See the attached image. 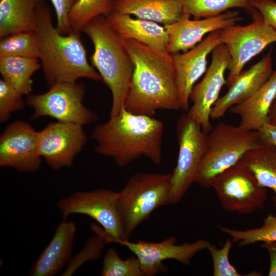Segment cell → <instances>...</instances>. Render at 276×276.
Masks as SVG:
<instances>
[{
    "label": "cell",
    "mask_w": 276,
    "mask_h": 276,
    "mask_svg": "<svg viewBox=\"0 0 276 276\" xmlns=\"http://www.w3.org/2000/svg\"><path fill=\"white\" fill-rule=\"evenodd\" d=\"M258 131L264 144H271L276 147V125L267 123Z\"/></svg>",
    "instance_id": "cell-35"
},
{
    "label": "cell",
    "mask_w": 276,
    "mask_h": 276,
    "mask_svg": "<svg viewBox=\"0 0 276 276\" xmlns=\"http://www.w3.org/2000/svg\"><path fill=\"white\" fill-rule=\"evenodd\" d=\"M76 233V225L63 219L57 226L48 246L33 264L29 274L32 276H53L71 260Z\"/></svg>",
    "instance_id": "cell-19"
},
{
    "label": "cell",
    "mask_w": 276,
    "mask_h": 276,
    "mask_svg": "<svg viewBox=\"0 0 276 276\" xmlns=\"http://www.w3.org/2000/svg\"><path fill=\"white\" fill-rule=\"evenodd\" d=\"M164 125L153 116L138 114L125 108L109 119L97 125L91 137L95 151L113 159L124 167L142 157L159 165L162 160Z\"/></svg>",
    "instance_id": "cell-2"
},
{
    "label": "cell",
    "mask_w": 276,
    "mask_h": 276,
    "mask_svg": "<svg viewBox=\"0 0 276 276\" xmlns=\"http://www.w3.org/2000/svg\"><path fill=\"white\" fill-rule=\"evenodd\" d=\"M208 133L187 114L177 124L178 154L172 172L171 204L179 202L195 183L206 148Z\"/></svg>",
    "instance_id": "cell-8"
},
{
    "label": "cell",
    "mask_w": 276,
    "mask_h": 276,
    "mask_svg": "<svg viewBox=\"0 0 276 276\" xmlns=\"http://www.w3.org/2000/svg\"><path fill=\"white\" fill-rule=\"evenodd\" d=\"M102 276H143L140 262L137 257L121 258L113 248H109L103 260L100 273Z\"/></svg>",
    "instance_id": "cell-30"
},
{
    "label": "cell",
    "mask_w": 276,
    "mask_h": 276,
    "mask_svg": "<svg viewBox=\"0 0 276 276\" xmlns=\"http://www.w3.org/2000/svg\"><path fill=\"white\" fill-rule=\"evenodd\" d=\"M50 87L45 93L29 96L27 104L33 109L31 119L49 117L57 121L82 126L98 121L97 114L83 103L85 94L83 83H60Z\"/></svg>",
    "instance_id": "cell-7"
},
{
    "label": "cell",
    "mask_w": 276,
    "mask_h": 276,
    "mask_svg": "<svg viewBox=\"0 0 276 276\" xmlns=\"http://www.w3.org/2000/svg\"><path fill=\"white\" fill-rule=\"evenodd\" d=\"M114 11L164 26L191 16L183 12L178 0H116Z\"/></svg>",
    "instance_id": "cell-22"
},
{
    "label": "cell",
    "mask_w": 276,
    "mask_h": 276,
    "mask_svg": "<svg viewBox=\"0 0 276 276\" xmlns=\"http://www.w3.org/2000/svg\"><path fill=\"white\" fill-rule=\"evenodd\" d=\"M116 0H77L69 14L72 29L81 32L91 19L100 15L107 16L114 11Z\"/></svg>",
    "instance_id": "cell-28"
},
{
    "label": "cell",
    "mask_w": 276,
    "mask_h": 276,
    "mask_svg": "<svg viewBox=\"0 0 276 276\" xmlns=\"http://www.w3.org/2000/svg\"><path fill=\"white\" fill-rule=\"evenodd\" d=\"M82 125L56 121L37 132L39 156L53 170L72 166L76 156L87 142Z\"/></svg>",
    "instance_id": "cell-13"
},
{
    "label": "cell",
    "mask_w": 276,
    "mask_h": 276,
    "mask_svg": "<svg viewBox=\"0 0 276 276\" xmlns=\"http://www.w3.org/2000/svg\"><path fill=\"white\" fill-rule=\"evenodd\" d=\"M38 59L17 56L0 57L2 79L22 95L29 96L33 84L32 76L41 66Z\"/></svg>",
    "instance_id": "cell-25"
},
{
    "label": "cell",
    "mask_w": 276,
    "mask_h": 276,
    "mask_svg": "<svg viewBox=\"0 0 276 276\" xmlns=\"http://www.w3.org/2000/svg\"><path fill=\"white\" fill-rule=\"evenodd\" d=\"M98 234L103 237L106 243L114 242L126 247L138 259L143 275L152 276L166 271L163 264L166 260H175L183 265L190 264L191 259L199 252L207 248L210 242L199 239L191 243L176 244L174 237H169L158 242L139 240L133 242L129 240L111 238L101 230Z\"/></svg>",
    "instance_id": "cell-12"
},
{
    "label": "cell",
    "mask_w": 276,
    "mask_h": 276,
    "mask_svg": "<svg viewBox=\"0 0 276 276\" xmlns=\"http://www.w3.org/2000/svg\"><path fill=\"white\" fill-rule=\"evenodd\" d=\"M253 7L261 15L264 21L276 30V2L273 0H256Z\"/></svg>",
    "instance_id": "cell-34"
},
{
    "label": "cell",
    "mask_w": 276,
    "mask_h": 276,
    "mask_svg": "<svg viewBox=\"0 0 276 276\" xmlns=\"http://www.w3.org/2000/svg\"><path fill=\"white\" fill-rule=\"evenodd\" d=\"M262 247L267 250L269 255L268 275L276 276V241L263 242Z\"/></svg>",
    "instance_id": "cell-36"
},
{
    "label": "cell",
    "mask_w": 276,
    "mask_h": 276,
    "mask_svg": "<svg viewBox=\"0 0 276 276\" xmlns=\"http://www.w3.org/2000/svg\"><path fill=\"white\" fill-rule=\"evenodd\" d=\"M251 15L254 20L247 25H235L219 30L222 43L226 46L231 57L227 88L249 61L268 45L276 42V30L264 21L257 10Z\"/></svg>",
    "instance_id": "cell-10"
},
{
    "label": "cell",
    "mask_w": 276,
    "mask_h": 276,
    "mask_svg": "<svg viewBox=\"0 0 276 276\" xmlns=\"http://www.w3.org/2000/svg\"><path fill=\"white\" fill-rule=\"evenodd\" d=\"M77 0H51L57 16L56 28L63 35L71 33L72 29L69 21L70 11Z\"/></svg>",
    "instance_id": "cell-33"
},
{
    "label": "cell",
    "mask_w": 276,
    "mask_h": 276,
    "mask_svg": "<svg viewBox=\"0 0 276 276\" xmlns=\"http://www.w3.org/2000/svg\"><path fill=\"white\" fill-rule=\"evenodd\" d=\"M264 144L258 131L219 123L208 133L205 151L195 183L209 188L216 175L236 165L247 152Z\"/></svg>",
    "instance_id": "cell-5"
},
{
    "label": "cell",
    "mask_w": 276,
    "mask_h": 276,
    "mask_svg": "<svg viewBox=\"0 0 276 276\" xmlns=\"http://www.w3.org/2000/svg\"><path fill=\"white\" fill-rule=\"evenodd\" d=\"M23 96L10 83L0 80V122L4 123L11 113L22 110L25 107Z\"/></svg>",
    "instance_id": "cell-32"
},
{
    "label": "cell",
    "mask_w": 276,
    "mask_h": 276,
    "mask_svg": "<svg viewBox=\"0 0 276 276\" xmlns=\"http://www.w3.org/2000/svg\"><path fill=\"white\" fill-rule=\"evenodd\" d=\"M210 187L215 190L224 210L242 214L263 209L267 197V188L239 163L213 177Z\"/></svg>",
    "instance_id": "cell-9"
},
{
    "label": "cell",
    "mask_w": 276,
    "mask_h": 276,
    "mask_svg": "<svg viewBox=\"0 0 276 276\" xmlns=\"http://www.w3.org/2000/svg\"><path fill=\"white\" fill-rule=\"evenodd\" d=\"M124 41L134 65L125 109L149 116L181 109L172 55L134 39Z\"/></svg>",
    "instance_id": "cell-1"
},
{
    "label": "cell",
    "mask_w": 276,
    "mask_h": 276,
    "mask_svg": "<svg viewBox=\"0 0 276 276\" xmlns=\"http://www.w3.org/2000/svg\"><path fill=\"white\" fill-rule=\"evenodd\" d=\"M111 27L124 39H132L144 44L166 51L169 36L164 27L154 21L133 18L115 11L106 16Z\"/></svg>",
    "instance_id": "cell-20"
},
{
    "label": "cell",
    "mask_w": 276,
    "mask_h": 276,
    "mask_svg": "<svg viewBox=\"0 0 276 276\" xmlns=\"http://www.w3.org/2000/svg\"><path fill=\"white\" fill-rule=\"evenodd\" d=\"M212 52L211 62L204 76L191 91L190 100L193 104L187 113L206 133L212 129L210 121L212 108L225 84V73L231 62L224 44L218 45Z\"/></svg>",
    "instance_id": "cell-14"
},
{
    "label": "cell",
    "mask_w": 276,
    "mask_h": 276,
    "mask_svg": "<svg viewBox=\"0 0 276 276\" xmlns=\"http://www.w3.org/2000/svg\"><path fill=\"white\" fill-rule=\"evenodd\" d=\"M39 39L35 31L20 32L1 38L0 57L39 59Z\"/></svg>",
    "instance_id": "cell-27"
},
{
    "label": "cell",
    "mask_w": 276,
    "mask_h": 276,
    "mask_svg": "<svg viewBox=\"0 0 276 276\" xmlns=\"http://www.w3.org/2000/svg\"><path fill=\"white\" fill-rule=\"evenodd\" d=\"M190 17L164 26L169 36L167 52L170 54L186 52L200 42L205 35L235 25L242 19L238 11L232 10L210 17L193 20Z\"/></svg>",
    "instance_id": "cell-17"
},
{
    "label": "cell",
    "mask_w": 276,
    "mask_h": 276,
    "mask_svg": "<svg viewBox=\"0 0 276 276\" xmlns=\"http://www.w3.org/2000/svg\"><path fill=\"white\" fill-rule=\"evenodd\" d=\"M238 163L249 170L261 186L272 190L276 205V147L264 144L247 152Z\"/></svg>",
    "instance_id": "cell-24"
},
{
    "label": "cell",
    "mask_w": 276,
    "mask_h": 276,
    "mask_svg": "<svg viewBox=\"0 0 276 276\" xmlns=\"http://www.w3.org/2000/svg\"><path fill=\"white\" fill-rule=\"evenodd\" d=\"M44 0H1L0 38L28 31H35L37 10Z\"/></svg>",
    "instance_id": "cell-23"
},
{
    "label": "cell",
    "mask_w": 276,
    "mask_h": 276,
    "mask_svg": "<svg viewBox=\"0 0 276 276\" xmlns=\"http://www.w3.org/2000/svg\"><path fill=\"white\" fill-rule=\"evenodd\" d=\"M221 43L218 30L210 33L189 51L172 54L181 109L189 110L191 91L196 81L206 70L207 56Z\"/></svg>",
    "instance_id": "cell-16"
},
{
    "label": "cell",
    "mask_w": 276,
    "mask_h": 276,
    "mask_svg": "<svg viewBox=\"0 0 276 276\" xmlns=\"http://www.w3.org/2000/svg\"><path fill=\"white\" fill-rule=\"evenodd\" d=\"M37 132L24 120L10 123L0 136V166L22 172L38 170L41 157L38 152Z\"/></svg>",
    "instance_id": "cell-15"
},
{
    "label": "cell",
    "mask_w": 276,
    "mask_h": 276,
    "mask_svg": "<svg viewBox=\"0 0 276 276\" xmlns=\"http://www.w3.org/2000/svg\"><path fill=\"white\" fill-rule=\"evenodd\" d=\"M183 12L194 19L215 16L238 8L245 9L251 14L255 10L253 5L256 0H178Z\"/></svg>",
    "instance_id": "cell-26"
},
{
    "label": "cell",
    "mask_w": 276,
    "mask_h": 276,
    "mask_svg": "<svg viewBox=\"0 0 276 276\" xmlns=\"http://www.w3.org/2000/svg\"><path fill=\"white\" fill-rule=\"evenodd\" d=\"M220 230L231 237L233 242H237L239 247L259 242L276 241V214L268 215L259 227L237 230L221 226Z\"/></svg>",
    "instance_id": "cell-29"
},
{
    "label": "cell",
    "mask_w": 276,
    "mask_h": 276,
    "mask_svg": "<svg viewBox=\"0 0 276 276\" xmlns=\"http://www.w3.org/2000/svg\"><path fill=\"white\" fill-rule=\"evenodd\" d=\"M172 173L138 172L118 192V203L127 240L156 209L171 204Z\"/></svg>",
    "instance_id": "cell-6"
},
{
    "label": "cell",
    "mask_w": 276,
    "mask_h": 276,
    "mask_svg": "<svg viewBox=\"0 0 276 276\" xmlns=\"http://www.w3.org/2000/svg\"><path fill=\"white\" fill-rule=\"evenodd\" d=\"M232 240L227 239L221 248H217L214 245L210 244L209 250L213 261L214 276H259L261 273L253 271L247 274H242L238 272L236 268L229 260V254L232 246Z\"/></svg>",
    "instance_id": "cell-31"
},
{
    "label": "cell",
    "mask_w": 276,
    "mask_h": 276,
    "mask_svg": "<svg viewBox=\"0 0 276 276\" xmlns=\"http://www.w3.org/2000/svg\"><path fill=\"white\" fill-rule=\"evenodd\" d=\"M268 118L269 123L276 125V99L270 109Z\"/></svg>",
    "instance_id": "cell-37"
},
{
    "label": "cell",
    "mask_w": 276,
    "mask_h": 276,
    "mask_svg": "<svg viewBox=\"0 0 276 276\" xmlns=\"http://www.w3.org/2000/svg\"><path fill=\"white\" fill-rule=\"evenodd\" d=\"M273 73L271 51L249 69L242 72L223 96L212 108L211 119L222 118L233 106L253 95L268 80Z\"/></svg>",
    "instance_id": "cell-18"
},
{
    "label": "cell",
    "mask_w": 276,
    "mask_h": 276,
    "mask_svg": "<svg viewBox=\"0 0 276 276\" xmlns=\"http://www.w3.org/2000/svg\"><path fill=\"white\" fill-rule=\"evenodd\" d=\"M118 192L106 189L77 192L60 200L57 206L63 219L71 214L88 216L101 226L106 236L127 240L119 211Z\"/></svg>",
    "instance_id": "cell-11"
},
{
    "label": "cell",
    "mask_w": 276,
    "mask_h": 276,
    "mask_svg": "<svg viewBox=\"0 0 276 276\" xmlns=\"http://www.w3.org/2000/svg\"><path fill=\"white\" fill-rule=\"evenodd\" d=\"M35 31L39 42V59L50 86L74 83L82 78L102 79L87 61L80 32L60 34L53 24L50 7L44 2L37 8Z\"/></svg>",
    "instance_id": "cell-3"
},
{
    "label": "cell",
    "mask_w": 276,
    "mask_h": 276,
    "mask_svg": "<svg viewBox=\"0 0 276 276\" xmlns=\"http://www.w3.org/2000/svg\"><path fill=\"white\" fill-rule=\"evenodd\" d=\"M81 32L89 37L94 44L91 61L111 91L110 116H115L124 108L134 70L131 58L124 39L104 16L91 19Z\"/></svg>",
    "instance_id": "cell-4"
},
{
    "label": "cell",
    "mask_w": 276,
    "mask_h": 276,
    "mask_svg": "<svg viewBox=\"0 0 276 276\" xmlns=\"http://www.w3.org/2000/svg\"><path fill=\"white\" fill-rule=\"evenodd\" d=\"M276 99V70L253 95L231 109L240 118L239 126L247 130L258 131L269 123L268 114Z\"/></svg>",
    "instance_id": "cell-21"
}]
</instances>
